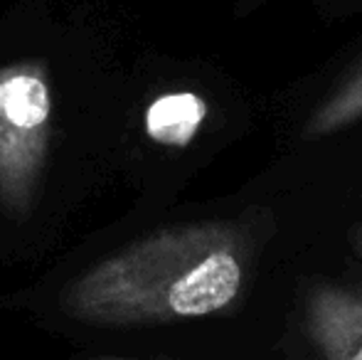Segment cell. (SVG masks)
Listing matches in <instances>:
<instances>
[{
	"instance_id": "obj_1",
	"label": "cell",
	"mask_w": 362,
	"mask_h": 360,
	"mask_svg": "<svg viewBox=\"0 0 362 360\" xmlns=\"http://www.w3.org/2000/svg\"><path fill=\"white\" fill-rule=\"evenodd\" d=\"M252 240L237 222H192L148 235L86 269L62 294L72 318L91 326H160L217 316L239 303Z\"/></svg>"
},
{
	"instance_id": "obj_2",
	"label": "cell",
	"mask_w": 362,
	"mask_h": 360,
	"mask_svg": "<svg viewBox=\"0 0 362 360\" xmlns=\"http://www.w3.org/2000/svg\"><path fill=\"white\" fill-rule=\"evenodd\" d=\"M52 136V87L37 62L0 69V197L25 217L42 178Z\"/></svg>"
},
{
	"instance_id": "obj_3",
	"label": "cell",
	"mask_w": 362,
	"mask_h": 360,
	"mask_svg": "<svg viewBox=\"0 0 362 360\" xmlns=\"http://www.w3.org/2000/svg\"><path fill=\"white\" fill-rule=\"evenodd\" d=\"M305 331L323 360H362V286L325 281L310 289Z\"/></svg>"
},
{
	"instance_id": "obj_4",
	"label": "cell",
	"mask_w": 362,
	"mask_h": 360,
	"mask_svg": "<svg viewBox=\"0 0 362 360\" xmlns=\"http://www.w3.org/2000/svg\"><path fill=\"white\" fill-rule=\"evenodd\" d=\"M207 119V104L192 91H170L153 99L146 109L144 126L153 144L168 149H185L192 144Z\"/></svg>"
},
{
	"instance_id": "obj_5",
	"label": "cell",
	"mask_w": 362,
	"mask_h": 360,
	"mask_svg": "<svg viewBox=\"0 0 362 360\" xmlns=\"http://www.w3.org/2000/svg\"><path fill=\"white\" fill-rule=\"evenodd\" d=\"M362 121V67L338 84L305 119L300 129L303 141H320Z\"/></svg>"
},
{
	"instance_id": "obj_6",
	"label": "cell",
	"mask_w": 362,
	"mask_h": 360,
	"mask_svg": "<svg viewBox=\"0 0 362 360\" xmlns=\"http://www.w3.org/2000/svg\"><path fill=\"white\" fill-rule=\"evenodd\" d=\"M350 245H353L355 255H358L360 260H362V222L350 230Z\"/></svg>"
},
{
	"instance_id": "obj_7",
	"label": "cell",
	"mask_w": 362,
	"mask_h": 360,
	"mask_svg": "<svg viewBox=\"0 0 362 360\" xmlns=\"http://www.w3.org/2000/svg\"><path fill=\"white\" fill-rule=\"evenodd\" d=\"M101 360H136V358H101Z\"/></svg>"
},
{
	"instance_id": "obj_8",
	"label": "cell",
	"mask_w": 362,
	"mask_h": 360,
	"mask_svg": "<svg viewBox=\"0 0 362 360\" xmlns=\"http://www.w3.org/2000/svg\"><path fill=\"white\" fill-rule=\"evenodd\" d=\"M249 3H259V0H249Z\"/></svg>"
}]
</instances>
